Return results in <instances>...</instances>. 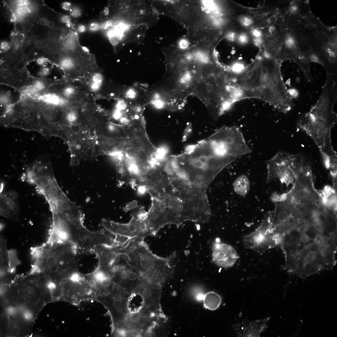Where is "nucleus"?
<instances>
[{"instance_id": "nucleus-1", "label": "nucleus", "mask_w": 337, "mask_h": 337, "mask_svg": "<svg viewBox=\"0 0 337 337\" xmlns=\"http://www.w3.org/2000/svg\"><path fill=\"white\" fill-rule=\"evenodd\" d=\"M336 236L318 232L308 241L303 242L296 228L293 229L283 237L279 245L285 256L284 269L303 279L331 270L336 263Z\"/></svg>"}, {"instance_id": "nucleus-2", "label": "nucleus", "mask_w": 337, "mask_h": 337, "mask_svg": "<svg viewBox=\"0 0 337 337\" xmlns=\"http://www.w3.org/2000/svg\"><path fill=\"white\" fill-rule=\"evenodd\" d=\"M231 71L229 83L235 100L256 98L269 103L278 110L286 101V88L278 68L266 66Z\"/></svg>"}, {"instance_id": "nucleus-3", "label": "nucleus", "mask_w": 337, "mask_h": 337, "mask_svg": "<svg viewBox=\"0 0 337 337\" xmlns=\"http://www.w3.org/2000/svg\"><path fill=\"white\" fill-rule=\"evenodd\" d=\"M187 149L175 156L178 167L189 178L208 185L225 168L237 159L221 154L207 138Z\"/></svg>"}, {"instance_id": "nucleus-4", "label": "nucleus", "mask_w": 337, "mask_h": 337, "mask_svg": "<svg viewBox=\"0 0 337 337\" xmlns=\"http://www.w3.org/2000/svg\"><path fill=\"white\" fill-rule=\"evenodd\" d=\"M144 238H133L120 250L126 256L129 264L139 271L148 281L162 286L174 271L176 253L166 257L158 256L150 250Z\"/></svg>"}, {"instance_id": "nucleus-5", "label": "nucleus", "mask_w": 337, "mask_h": 337, "mask_svg": "<svg viewBox=\"0 0 337 337\" xmlns=\"http://www.w3.org/2000/svg\"><path fill=\"white\" fill-rule=\"evenodd\" d=\"M105 11L107 20L114 25L149 27L157 23L159 15L152 0H111Z\"/></svg>"}, {"instance_id": "nucleus-6", "label": "nucleus", "mask_w": 337, "mask_h": 337, "mask_svg": "<svg viewBox=\"0 0 337 337\" xmlns=\"http://www.w3.org/2000/svg\"><path fill=\"white\" fill-rule=\"evenodd\" d=\"M337 115L333 109L322 111L315 105L298 122L299 128L315 143L321 154L334 153L331 132L336 122Z\"/></svg>"}, {"instance_id": "nucleus-7", "label": "nucleus", "mask_w": 337, "mask_h": 337, "mask_svg": "<svg viewBox=\"0 0 337 337\" xmlns=\"http://www.w3.org/2000/svg\"><path fill=\"white\" fill-rule=\"evenodd\" d=\"M291 168L295 178L293 187L286 193V200L294 203H321L320 193L314 187L310 165L305 158L294 163Z\"/></svg>"}, {"instance_id": "nucleus-8", "label": "nucleus", "mask_w": 337, "mask_h": 337, "mask_svg": "<svg viewBox=\"0 0 337 337\" xmlns=\"http://www.w3.org/2000/svg\"><path fill=\"white\" fill-rule=\"evenodd\" d=\"M208 138L225 154L239 158L252 152L241 129L236 126L222 127Z\"/></svg>"}, {"instance_id": "nucleus-9", "label": "nucleus", "mask_w": 337, "mask_h": 337, "mask_svg": "<svg viewBox=\"0 0 337 337\" xmlns=\"http://www.w3.org/2000/svg\"><path fill=\"white\" fill-rule=\"evenodd\" d=\"M24 179L36 187L46 200L60 188L55 177L51 163L44 159H37L27 168Z\"/></svg>"}, {"instance_id": "nucleus-10", "label": "nucleus", "mask_w": 337, "mask_h": 337, "mask_svg": "<svg viewBox=\"0 0 337 337\" xmlns=\"http://www.w3.org/2000/svg\"><path fill=\"white\" fill-rule=\"evenodd\" d=\"M138 184L144 187L149 194L161 198L176 197L169 176L160 164L146 170L140 176Z\"/></svg>"}, {"instance_id": "nucleus-11", "label": "nucleus", "mask_w": 337, "mask_h": 337, "mask_svg": "<svg viewBox=\"0 0 337 337\" xmlns=\"http://www.w3.org/2000/svg\"><path fill=\"white\" fill-rule=\"evenodd\" d=\"M59 282L62 296L74 305H77L85 300H95L97 296L89 284L86 274L78 271Z\"/></svg>"}, {"instance_id": "nucleus-12", "label": "nucleus", "mask_w": 337, "mask_h": 337, "mask_svg": "<svg viewBox=\"0 0 337 337\" xmlns=\"http://www.w3.org/2000/svg\"><path fill=\"white\" fill-rule=\"evenodd\" d=\"M131 294L115 284L113 290L110 293L98 295L95 299L108 310L112 321V331L129 315L128 303Z\"/></svg>"}, {"instance_id": "nucleus-13", "label": "nucleus", "mask_w": 337, "mask_h": 337, "mask_svg": "<svg viewBox=\"0 0 337 337\" xmlns=\"http://www.w3.org/2000/svg\"><path fill=\"white\" fill-rule=\"evenodd\" d=\"M274 209L266 217L270 231L282 237L296 226V219L293 213L294 203L288 200L274 203Z\"/></svg>"}, {"instance_id": "nucleus-14", "label": "nucleus", "mask_w": 337, "mask_h": 337, "mask_svg": "<svg viewBox=\"0 0 337 337\" xmlns=\"http://www.w3.org/2000/svg\"><path fill=\"white\" fill-rule=\"evenodd\" d=\"M110 269L115 284L130 294L145 279L139 271L129 264L124 256H119Z\"/></svg>"}, {"instance_id": "nucleus-15", "label": "nucleus", "mask_w": 337, "mask_h": 337, "mask_svg": "<svg viewBox=\"0 0 337 337\" xmlns=\"http://www.w3.org/2000/svg\"><path fill=\"white\" fill-rule=\"evenodd\" d=\"M269 228L266 217L254 231L243 237V242L246 248L262 253L279 245V237L272 232Z\"/></svg>"}, {"instance_id": "nucleus-16", "label": "nucleus", "mask_w": 337, "mask_h": 337, "mask_svg": "<svg viewBox=\"0 0 337 337\" xmlns=\"http://www.w3.org/2000/svg\"><path fill=\"white\" fill-rule=\"evenodd\" d=\"M291 154L280 151L266 161V182L277 178L287 186L294 183L295 177L291 167Z\"/></svg>"}, {"instance_id": "nucleus-17", "label": "nucleus", "mask_w": 337, "mask_h": 337, "mask_svg": "<svg viewBox=\"0 0 337 337\" xmlns=\"http://www.w3.org/2000/svg\"><path fill=\"white\" fill-rule=\"evenodd\" d=\"M101 225L104 229L115 235L143 238L151 235L144 221L139 218L136 213L132 215L130 221L127 223L104 219L102 220Z\"/></svg>"}, {"instance_id": "nucleus-18", "label": "nucleus", "mask_w": 337, "mask_h": 337, "mask_svg": "<svg viewBox=\"0 0 337 337\" xmlns=\"http://www.w3.org/2000/svg\"><path fill=\"white\" fill-rule=\"evenodd\" d=\"M94 100L84 105L82 108V127L84 133L94 138L100 129L108 120Z\"/></svg>"}, {"instance_id": "nucleus-19", "label": "nucleus", "mask_w": 337, "mask_h": 337, "mask_svg": "<svg viewBox=\"0 0 337 337\" xmlns=\"http://www.w3.org/2000/svg\"><path fill=\"white\" fill-rule=\"evenodd\" d=\"M94 138L80 134L68 145L71 153L70 164L77 165L81 161L93 158Z\"/></svg>"}, {"instance_id": "nucleus-20", "label": "nucleus", "mask_w": 337, "mask_h": 337, "mask_svg": "<svg viewBox=\"0 0 337 337\" xmlns=\"http://www.w3.org/2000/svg\"><path fill=\"white\" fill-rule=\"evenodd\" d=\"M162 286L145 279L137 287L134 292L139 294L144 301L142 310L160 312V300Z\"/></svg>"}, {"instance_id": "nucleus-21", "label": "nucleus", "mask_w": 337, "mask_h": 337, "mask_svg": "<svg viewBox=\"0 0 337 337\" xmlns=\"http://www.w3.org/2000/svg\"><path fill=\"white\" fill-rule=\"evenodd\" d=\"M212 256V261L216 265L224 268L232 266L238 258L237 252L232 246L220 241L214 243Z\"/></svg>"}, {"instance_id": "nucleus-22", "label": "nucleus", "mask_w": 337, "mask_h": 337, "mask_svg": "<svg viewBox=\"0 0 337 337\" xmlns=\"http://www.w3.org/2000/svg\"><path fill=\"white\" fill-rule=\"evenodd\" d=\"M116 26L117 31L114 35L111 37V41H117L114 46L121 44H125L128 42L140 43L144 37L145 33L149 27L145 25L137 26H127L122 25Z\"/></svg>"}, {"instance_id": "nucleus-23", "label": "nucleus", "mask_w": 337, "mask_h": 337, "mask_svg": "<svg viewBox=\"0 0 337 337\" xmlns=\"http://www.w3.org/2000/svg\"><path fill=\"white\" fill-rule=\"evenodd\" d=\"M78 81L95 100L100 98L105 89L104 76L100 69L91 73Z\"/></svg>"}, {"instance_id": "nucleus-24", "label": "nucleus", "mask_w": 337, "mask_h": 337, "mask_svg": "<svg viewBox=\"0 0 337 337\" xmlns=\"http://www.w3.org/2000/svg\"><path fill=\"white\" fill-rule=\"evenodd\" d=\"M269 317L252 321L244 320L235 325L234 330L238 337H259L267 327Z\"/></svg>"}, {"instance_id": "nucleus-25", "label": "nucleus", "mask_w": 337, "mask_h": 337, "mask_svg": "<svg viewBox=\"0 0 337 337\" xmlns=\"http://www.w3.org/2000/svg\"><path fill=\"white\" fill-rule=\"evenodd\" d=\"M0 209L1 216L8 218L16 217L19 212L18 195L13 190L1 193Z\"/></svg>"}, {"instance_id": "nucleus-26", "label": "nucleus", "mask_w": 337, "mask_h": 337, "mask_svg": "<svg viewBox=\"0 0 337 337\" xmlns=\"http://www.w3.org/2000/svg\"><path fill=\"white\" fill-rule=\"evenodd\" d=\"M98 260V266L110 267L119 255L116 247L105 245L96 246L92 250Z\"/></svg>"}, {"instance_id": "nucleus-27", "label": "nucleus", "mask_w": 337, "mask_h": 337, "mask_svg": "<svg viewBox=\"0 0 337 337\" xmlns=\"http://www.w3.org/2000/svg\"><path fill=\"white\" fill-rule=\"evenodd\" d=\"M202 300L204 308L211 310L218 309L222 302V298L214 291H209L204 294Z\"/></svg>"}, {"instance_id": "nucleus-28", "label": "nucleus", "mask_w": 337, "mask_h": 337, "mask_svg": "<svg viewBox=\"0 0 337 337\" xmlns=\"http://www.w3.org/2000/svg\"><path fill=\"white\" fill-rule=\"evenodd\" d=\"M233 187L234 190L237 194L245 196L249 190L250 182L246 175H242L235 180L233 183Z\"/></svg>"}, {"instance_id": "nucleus-29", "label": "nucleus", "mask_w": 337, "mask_h": 337, "mask_svg": "<svg viewBox=\"0 0 337 337\" xmlns=\"http://www.w3.org/2000/svg\"><path fill=\"white\" fill-rule=\"evenodd\" d=\"M143 300L139 294L133 292L130 295L128 303L130 313H134L140 311L143 308Z\"/></svg>"}, {"instance_id": "nucleus-30", "label": "nucleus", "mask_w": 337, "mask_h": 337, "mask_svg": "<svg viewBox=\"0 0 337 337\" xmlns=\"http://www.w3.org/2000/svg\"><path fill=\"white\" fill-rule=\"evenodd\" d=\"M0 242V265L2 266L8 263V258L6 251V241L2 238Z\"/></svg>"}, {"instance_id": "nucleus-31", "label": "nucleus", "mask_w": 337, "mask_h": 337, "mask_svg": "<svg viewBox=\"0 0 337 337\" xmlns=\"http://www.w3.org/2000/svg\"><path fill=\"white\" fill-rule=\"evenodd\" d=\"M285 44L286 47L288 49L292 50L296 48V40L293 36L290 34H288L286 36Z\"/></svg>"}, {"instance_id": "nucleus-32", "label": "nucleus", "mask_w": 337, "mask_h": 337, "mask_svg": "<svg viewBox=\"0 0 337 337\" xmlns=\"http://www.w3.org/2000/svg\"><path fill=\"white\" fill-rule=\"evenodd\" d=\"M23 295L27 299L33 298L35 296L36 292L34 288L32 286H27L22 290Z\"/></svg>"}, {"instance_id": "nucleus-33", "label": "nucleus", "mask_w": 337, "mask_h": 337, "mask_svg": "<svg viewBox=\"0 0 337 337\" xmlns=\"http://www.w3.org/2000/svg\"><path fill=\"white\" fill-rule=\"evenodd\" d=\"M239 22L243 26L245 27H248L253 23L252 19L247 16H243L239 18Z\"/></svg>"}, {"instance_id": "nucleus-34", "label": "nucleus", "mask_w": 337, "mask_h": 337, "mask_svg": "<svg viewBox=\"0 0 337 337\" xmlns=\"http://www.w3.org/2000/svg\"><path fill=\"white\" fill-rule=\"evenodd\" d=\"M46 286L47 288L51 294H53L55 292L57 288V283L52 281H48L46 283Z\"/></svg>"}, {"instance_id": "nucleus-35", "label": "nucleus", "mask_w": 337, "mask_h": 337, "mask_svg": "<svg viewBox=\"0 0 337 337\" xmlns=\"http://www.w3.org/2000/svg\"><path fill=\"white\" fill-rule=\"evenodd\" d=\"M22 315L24 319L28 321L31 320L33 318L32 312L28 310H24L22 311Z\"/></svg>"}, {"instance_id": "nucleus-36", "label": "nucleus", "mask_w": 337, "mask_h": 337, "mask_svg": "<svg viewBox=\"0 0 337 337\" xmlns=\"http://www.w3.org/2000/svg\"><path fill=\"white\" fill-rule=\"evenodd\" d=\"M248 40V37L245 33H242L239 35L237 37L238 41L241 44L247 43Z\"/></svg>"}, {"instance_id": "nucleus-37", "label": "nucleus", "mask_w": 337, "mask_h": 337, "mask_svg": "<svg viewBox=\"0 0 337 337\" xmlns=\"http://www.w3.org/2000/svg\"><path fill=\"white\" fill-rule=\"evenodd\" d=\"M33 85L37 91L43 89L45 87L43 82L40 81H36Z\"/></svg>"}, {"instance_id": "nucleus-38", "label": "nucleus", "mask_w": 337, "mask_h": 337, "mask_svg": "<svg viewBox=\"0 0 337 337\" xmlns=\"http://www.w3.org/2000/svg\"><path fill=\"white\" fill-rule=\"evenodd\" d=\"M52 111L49 109L46 108L44 109L42 112V115L45 118L48 119L51 118L53 115Z\"/></svg>"}, {"instance_id": "nucleus-39", "label": "nucleus", "mask_w": 337, "mask_h": 337, "mask_svg": "<svg viewBox=\"0 0 337 337\" xmlns=\"http://www.w3.org/2000/svg\"><path fill=\"white\" fill-rule=\"evenodd\" d=\"M309 57V59L311 61L318 63L321 64H323L322 62L319 57L318 56L315 54L313 53L311 54Z\"/></svg>"}, {"instance_id": "nucleus-40", "label": "nucleus", "mask_w": 337, "mask_h": 337, "mask_svg": "<svg viewBox=\"0 0 337 337\" xmlns=\"http://www.w3.org/2000/svg\"><path fill=\"white\" fill-rule=\"evenodd\" d=\"M299 7L296 4H292L289 7L288 11L291 14H295L298 12Z\"/></svg>"}, {"instance_id": "nucleus-41", "label": "nucleus", "mask_w": 337, "mask_h": 337, "mask_svg": "<svg viewBox=\"0 0 337 337\" xmlns=\"http://www.w3.org/2000/svg\"><path fill=\"white\" fill-rule=\"evenodd\" d=\"M227 39L230 42L234 41L236 37V33L233 32H230L227 33L226 35Z\"/></svg>"}, {"instance_id": "nucleus-42", "label": "nucleus", "mask_w": 337, "mask_h": 337, "mask_svg": "<svg viewBox=\"0 0 337 337\" xmlns=\"http://www.w3.org/2000/svg\"><path fill=\"white\" fill-rule=\"evenodd\" d=\"M21 41L19 39L16 38L14 40L13 42L12 46L14 51L19 49L21 45Z\"/></svg>"}, {"instance_id": "nucleus-43", "label": "nucleus", "mask_w": 337, "mask_h": 337, "mask_svg": "<svg viewBox=\"0 0 337 337\" xmlns=\"http://www.w3.org/2000/svg\"><path fill=\"white\" fill-rule=\"evenodd\" d=\"M11 72L10 70L8 69H3L1 71L2 76L4 79L8 78L11 76Z\"/></svg>"}, {"instance_id": "nucleus-44", "label": "nucleus", "mask_w": 337, "mask_h": 337, "mask_svg": "<svg viewBox=\"0 0 337 337\" xmlns=\"http://www.w3.org/2000/svg\"><path fill=\"white\" fill-rule=\"evenodd\" d=\"M18 308L14 307L10 305V306L6 310L7 313L11 316L15 315L17 311Z\"/></svg>"}, {"instance_id": "nucleus-45", "label": "nucleus", "mask_w": 337, "mask_h": 337, "mask_svg": "<svg viewBox=\"0 0 337 337\" xmlns=\"http://www.w3.org/2000/svg\"><path fill=\"white\" fill-rule=\"evenodd\" d=\"M10 46L9 43L6 41H2L0 43V49L5 51L8 49Z\"/></svg>"}, {"instance_id": "nucleus-46", "label": "nucleus", "mask_w": 337, "mask_h": 337, "mask_svg": "<svg viewBox=\"0 0 337 337\" xmlns=\"http://www.w3.org/2000/svg\"><path fill=\"white\" fill-rule=\"evenodd\" d=\"M10 59L12 61H15L17 60L19 57L18 53L16 51H12L10 52L8 55Z\"/></svg>"}, {"instance_id": "nucleus-47", "label": "nucleus", "mask_w": 337, "mask_h": 337, "mask_svg": "<svg viewBox=\"0 0 337 337\" xmlns=\"http://www.w3.org/2000/svg\"><path fill=\"white\" fill-rule=\"evenodd\" d=\"M251 33L255 38H261L262 34L261 32L257 29H253L251 31Z\"/></svg>"}, {"instance_id": "nucleus-48", "label": "nucleus", "mask_w": 337, "mask_h": 337, "mask_svg": "<svg viewBox=\"0 0 337 337\" xmlns=\"http://www.w3.org/2000/svg\"><path fill=\"white\" fill-rule=\"evenodd\" d=\"M288 94L290 96L293 98H296L298 96V93L297 90L294 89H291L288 90Z\"/></svg>"}, {"instance_id": "nucleus-49", "label": "nucleus", "mask_w": 337, "mask_h": 337, "mask_svg": "<svg viewBox=\"0 0 337 337\" xmlns=\"http://www.w3.org/2000/svg\"><path fill=\"white\" fill-rule=\"evenodd\" d=\"M9 99L7 95H3L1 96L0 101L2 103L7 104L8 103Z\"/></svg>"}, {"instance_id": "nucleus-50", "label": "nucleus", "mask_w": 337, "mask_h": 337, "mask_svg": "<svg viewBox=\"0 0 337 337\" xmlns=\"http://www.w3.org/2000/svg\"><path fill=\"white\" fill-rule=\"evenodd\" d=\"M50 70L48 67H44L42 68L40 74L42 76H46L49 73Z\"/></svg>"}, {"instance_id": "nucleus-51", "label": "nucleus", "mask_w": 337, "mask_h": 337, "mask_svg": "<svg viewBox=\"0 0 337 337\" xmlns=\"http://www.w3.org/2000/svg\"><path fill=\"white\" fill-rule=\"evenodd\" d=\"M253 41L254 44L257 46L261 45L262 42L261 38H255Z\"/></svg>"}, {"instance_id": "nucleus-52", "label": "nucleus", "mask_w": 337, "mask_h": 337, "mask_svg": "<svg viewBox=\"0 0 337 337\" xmlns=\"http://www.w3.org/2000/svg\"><path fill=\"white\" fill-rule=\"evenodd\" d=\"M46 61V59L44 57H40L37 60V63L39 65H44Z\"/></svg>"}, {"instance_id": "nucleus-53", "label": "nucleus", "mask_w": 337, "mask_h": 337, "mask_svg": "<svg viewBox=\"0 0 337 337\" xmlns=\"http://www.w3.org/2000/svg\"><path fill=\"white\" fill-rule=\"evenodd\" d=\"M48 21L47 19L42 18L39 19V22L40 24L42 26H46L47 25Z\"/></svg>"}, {"instance_id": "nucleus-54", "label": "nucleus", "mask_w": 337, "mask_h": 337, "mask_svg": "<svg viewBox=\"0 0 337 337\" xmlns=\"http://www.w3.org/2000/svg\"><path fill=\"white\" fill-rule=\"evenodd\" d=\"M34 45L37 48L39 49L42 46V43L41 41L37 40L34 42Z\"/></svg>"}, {"instance_id": "nucleus-55", "label": "nucleus", "mask_w": 337, "mask_h": 337, "mask_svg": "<svg viewBox=\"0 0 337 337\" xmlns=\"http://www.w3.org/2000/svg\"><path fill=\"white\" fill-rule=\"evenodd\" d=\"M18 20V17L15 12H13L10 17V21L12 22H14Z\"/></svg>"}, {"instance_id": "nucleus-56", "label": "nucleus", "mask_w": 337, "mask_h": 337, "mask_svg": "<svg viewBox=\"0 0 337 337\" xmlns=\"http://www.w3.org/2000/svg\"><path fill=\"white\" fill-rule=\"evenodd\" d=\"M47 26L50 28H53L56 26V23L52 21H49Z\"/></svg>"}, {"instance_id": "nucleus-57", "label": "nucleus", "mask_w": 337, "mask_h": 337, "mask_svg": "<svg viewBox=\"0 0 337 337\" xmlns=\"http://www.w3.org/2000/svg\"><path fill=\"white\" fill-rule=\"evenodd\" d=\"M10 305V303L8 301H5L3 303V306L5 310L9 307Z\"/></svg>"}, {"instance_id": "nucleus-58", "label": "nucleus", "mask_w": 337, "mask_h": 337, "mask_svg": "<svg viewBox=\"0 0 337 337\" xmlns=\"http://www.w3.org/2000/svg\"><path fill=\"white\" fill-rule=\"evenodd\" d=\"M62 7L64 9L66 10H68L69 8L70 4L69 3L67 2H64L62 4Z\"/></svg>"}, {"instance_id": "nucleus-59", "label": "nucleus", "mask_w": 337, "mask_h": 337, "mask_svg": "<svg viewBox=\"0 0 337 337\" xmlns=\"http://www.w3.org/2000/svg\"><path fill=\"white\" fill-rule=\"evenodd\" d=\"M325 37L324 34L323 33L320 32L318 33L317 35V37L318 39L322 40L324 39Z\"/></svg>"}, {"instance_id": "nucleus-60", "label": "nucleus", "mask_w": 337, "mask_h": 337, "mask_svg": "<svg viewBox=\"0 0 337 337\" xmlns=\"http://www.w3.org/2000/svg\"><path fill=\"white\" fill-rule=\"evenodd\" d=\"M30 116L31 113L30 112L28 111H26L24 114L22 116H23L24 119H27L29 118L30 117Z\"/></svg>"}, {"instance_id": "nucleus-61", "label": "nucleus", "mask_w": 337, "mask_h": 337, "mask_svg": "<svg viewBox=\"0 0 337 337\" xmlns=\"http://www.w3.org/2000/svg\"><path fill=\"white\" fill-rule=\"evenodd\" d=\"M28 321H29L24 319V320H23L21 322L22 326L23 327H26L28 325Z\"/></svg>"}, {"instance_id": "nucleus-62", "label": "nucleus", "mask_w": 337, "mask_h": 337, "mask_svg": "<svg viewBox=\"0 0 337 337\" xmlns=\"http://www.w3.org/2000/svg\"><path fill=\"white\" fill-rule=\"evenodd\" d=\"M10 300L11 303H17L18 302V299L16 297L13 296L11 298Z\"/></svg>"}, {"instance_id": "nucleus-63", "label": "nucleus", "mask_w": 337, "mask_h": 337, "mask_svg": "<svg viewBox=\"0 0 337 337\" xmlns=\"http://www.w3.org/2000/svg\"><path fill=\"white\" fill-rule=\"evenodd\" d=\"M26 111L23 109H20L18 111L19 115L21 116H23L25 113Z\"/></svg>"}, {"instance_id": "nucleus-64", "label": "nucleus", "mask_w": 337, "mask_h": 337, "mask_svg": "<svg viewBox=\"0 0 337 337\" xmlns=\"http://www.w3.org/2000/svg\"><path fill=\"white\" fill-rule=\"evenodd\" d=\"M26 327L22 326L20 329V331L21 333H24L26 331Z\"/></svg>"}]
</instances>
